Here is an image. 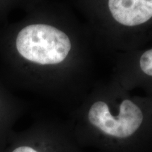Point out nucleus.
<instances>
[{
	"instance_id": "nucleus-4",
	"label": "nucleus",
	"mask_w": 152,
	"mask_h": 152,
	"mask_svg": "<svg viewBox=\"0 0 152 152\" xmlns=\"http://www.w3.org/2000/svg\"><path fill=\"white\" fill-rule=\"evenodd\" d=\"M115 80L127 90L143 78H152V48L122 54Z\"/></svg>"
},
{
	"instance_id": "nucleus-3",
	"label": "nucleus",
	"mask_w": 152,
	"mask_h": 152,
	"mask_svg": "<svg viewBox=\"0 0 152 152\" xmlns=\"http://www.w3.org/2000/svg\"><path fill=\"white\" fill-rule=\"evenodd\" d=\"M68 140L58 134L46 132L9 137L1 152H77Z\"/></svg>"
},
{
	"instance_id": "nucleus-2",
	"label": "nucleus",
	"mask_w": 152,
	"mask_h": 152,
	"mask_svg": "<svg viewBox=\"0 0 152 152\" xmlns=\"http://www.w3.org/2000/svg\"><path fill=\"white\" fill-rule=\"evenodd\" d=\"M90 29L78 22L68 29L51 24L28 25L19 32L16 49L24 59L41 66H66L83 77H88L90 67Z\"/></svg>"
},
{
	"instance_id": "nucleus-1",
	"label": "nucleus",
	"mask_w": 152,
	"mask_h": 152,
	"mask_svg": "<svg viewBox=\"0 0 152 152\" xmlns=\"http://www.w3.org/2000/svg\"><path fill=\"white\" fill-rule=\"evenodd\" d=\"M149 118L145 102L114 80L89 96L80 109L78 126L103 146L123 149L142 137Z\"/></svg>"
},
{
	"instance_id": "nucleus-5",
	"label": "nucleus",
	"mask_w": 152,
	"mask_h": 152,
	"mask_svg": "<svg viewBox=\"0 0 152 152\" xmlns=\"http://www.w3.org/2000/svg\"><path fill=\"white\" fill-rule=\"evenodd\" d=\"M9 139V137H7L0 130V152H1L5 145L7 144Z\"/></svg>"
}]
</instances>
